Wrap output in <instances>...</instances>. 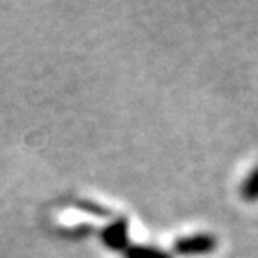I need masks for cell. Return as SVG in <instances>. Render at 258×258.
<instances>
[{
  "mask_svg": "<svg viewBox=\"0 0 258 258\" xmlns=\"http://www.w3.org/2000/svg\"><path fill=\"white\" fill-rule=\"evenodd\" d=\"M210 249H214V238L208 237V235H196V237L181 238L176 244V251L181 254L208 253Z\"/></svg>",
  "mask_w": 258,
  "mask_h": 258,
  "instance_id": "1",
  "label": "cell"
},
{
  "mask_svg": "<svg viewBox=\"0 0 258 258\" xmlns=\"http://www.w3.org/2000/svg\"><path fill=\"white\" fill-rule=\"evenodd\" d=\"M242 196L247 201H253L258 198V169H254L253 172L247 176V179L242 185Z\"/></svg>",
  "mask_w": 258,
  "mask_h": 258,
  "instance_id": "4",
  "label": "cell"
},
{
  "mask_svg": "<svg viewBox=\"0 0 258 258\" xmlns=\"http://www.w3.org/2000/svg\"><path fill=\"white\" fill-rule=\"evenodd\" d=\"M127 258H169L163 251L156 249V247H129L127 249Z\"/></svg>",
  "mask_w": 258,
  "mask_h": 258,
  "instance_id": "3",
  "label": "cell"
},
{
  "mask_svg": "<svg viewBox=\"0 0 258 258\" xmlns=\"http://www.w3.org/2000/svg\"><path fill=\"white\" fill-rule=\"evenodd\" d=\"M127 228H125V221L113 222L109 228H106L102 238L108 244L109 247H115V249H122V247L127 246Z\"/></svg>",
  "mask_w": 258,
  "mask_h": 258,
  "instance_id": "2",
  "label": "cell"
}]
</instances>
